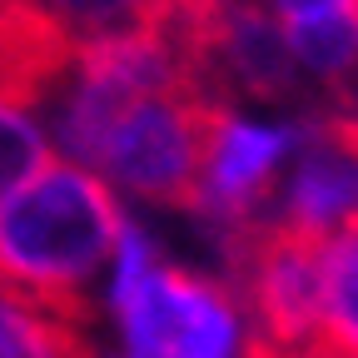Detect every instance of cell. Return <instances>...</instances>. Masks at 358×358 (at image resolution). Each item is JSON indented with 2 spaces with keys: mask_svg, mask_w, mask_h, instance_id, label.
<instances>
[{
  "mask_svg": "<svg viewBox=\"0 0 358 358\" xmlns=\"http://www.w3.org/2000/svg\"><path fill=\"white\" fill-rule=\"evenodd\" d=\"M120 229V199L95 169L75 159H45L0 204V284L90 324V284L115 259Z\"/></svg>",
  "mask_w": 358,
  "mask_h": 358,
  "instance_id": "cell-1",
  "label": "cell"
},
{
  "mask_svg": "<svg viewBox=\"0 0 358 358\" xmlns=\"http://www.w3.org/2000/svg\"><path fill=\"white\" fill-rule=\"evenodd\" d=\"M115 319L124 358H239L244 313L229 284L164 264L140 224L124 219L115 244Z\"/></svg>",
  "mask_w": 358,
  "mask_h": 358,
  "instance_id": "cell-2",
  "label": "cell"
},
{
  "mask_svg": "<svg viewBox=\"0 0 358 358\" xmlns=\"http://www.w3.org/2000/svg\"><path fill=\"white\" fill-rule=\"evenodd\" d=\"M214 115H219V100H209L204 90L140 95L115 115L90 169L134 199L194 209Z\"/></svg>",
  "mask_w": 358,
  "mask_h": 358,
  "instance_id": "cell-3",
  "label": "cell"
},
{
  "mask_svg": "<svg viewBox=\"0 0 358 358\" xmlns=\"http://www.w3.org/2000/svg\"><path fill=\"white\" fill-rule=\"evenodd\" d=\"M308 129L294 124H264V120H244L229 105H219L214 129H209V155H204V174H199V199L194 209L204 219H214L219 229L264 219V199L274 194L279 169L289 164L294 150H303Z\"/></svg>",
  "mask_w": 358,
  "mask_h": 358,
  "instance_id": "cell-4",
  "label": "cell"
},
{
  "mask_svg": "<svg viewBox=\"0 0 358 358\" xmlns=\"http://www.w3.org/2000/svg\"><path fill=\"white\" fill-rule=\"evenodd\" d=\"M80 35L45 0H0V105L40 110L60 95Z\"/></svg>",
  "mask_w": 358,
  "mask_h": 358,
  "instance_id": "cell-5",
  "label": "cell"
},
{
  "mask_svg": "<svg viewBox=\"0 0 358 358\" xmlns=\"http://www.w3.org/2000/svg\"><path fill=\"white\" fill-rule=\"evenodd\" d=\"M358 214V159L324 145L319 134L308 129L303 140V159L294 164V179L284 189V209L279 219L303 224L313 234H329L338 219Z\"/></svg>",
  "mask_w": 358,
  "mask_h": 358,
  "instance_id": "cell-6",
  "label": "cell"
},
{
  "mask_svg": "<svg viewBox=\"0 0 358 358\" xmlns=\"http://www.w3.org/2000/svg\"><path fill=\"white\" fill-rule=\"evenodd\" d=\"M0 358H100L90 324L0 284Z\"/></svg>",
  "mask_w": 358,
  "mask_h": 358,
  "instance_id": "cell-7",
  "label": "cell"
},
{
  "mask_svg": "<svg viewBox=\"0 0 358 358\" xmlns=\"http://www.w3.org/2000/svg\"><path fill=\"white\" fill-rule=\"evenodd\" d=\"M324 348L329 358H358V214L338 219L324 234Z\"/></svg>",
  "mask_w": 358,
  "mask_h": 358,
  "instance_id": "cell-8",
  "label": "cell"
},
{
  "mask_svg": "<svg viewBox=\"0 0 358 358\" xmlns=\"http://www.w3.org/2000/svg\"><path fill=\"white\" fill-rule=\"evenodd\" d=\"M279 30H284L294 65L319 75L324 85H348L358 75V15H353V6L279 20Z\"/></svg>",
  "mask_w": 358,
  "mask_h": 358,
  "instance_id": "cell-9",
  "label": "cell"
},
{
  "mask_svg": "<svg viewBox=\"0 0 358 358\" xmlns=\"http://www.w3.org/2000/svg\"><path fill=\"white\" fill-rule=\"evenodd\" d=\"M45 159H50V145H45L35 115L15 110V105H0V204H6Z\"/></svg>",
  "mask_w": 358,
  "mask_h": 358,
  "instance_id": "cell-10",
  "label": "cell"
},
{
  "mask_svg": "<svg viewBox=\"0 0 358 358\" xmlns=\"http://www.w3.org/2000/svg\"><path fill=\"white\" fill-rule=\"evenodd\" d=\"M45 6L80 40H95V35H120L134 25H150L164 0H45Z\"/></svg>",
  "mask_w": 358,
  "mask_h": 358,
  "instance_id": "cell-11",
  "label": "cell"
},
{
  "mask_svg": "<svg viewBox=\"0 0 358 358\" xmlns=\"http://www.w3.org/2000/svg\"><path fill=\"white\" fill-rule=\"evenodd\" d=\"M313 134H319L324 145H334V150H343V155H353L358 159V90L329 115V120H319V124H308Z\"/></svg>",
  "mask_w": 358,
  "mask_h": 358,
  "instance_id": "cell-12",
  "label": "cell"
},
{
  "mask_svg": "<svg viewBox=\"0 0 358 358\" xmlns=\"http://www.w3.org/2000/svg\"><path fill=\"white\" fill-rule=\"evenodd\" d=\"M348 6H353V15H358V0H348Z\"/></svg>",
  "mask_w": 358,
  "mask_h": 358,
  "instance_id": "cell-13",
  "label": "cell"
}]
</instances>
